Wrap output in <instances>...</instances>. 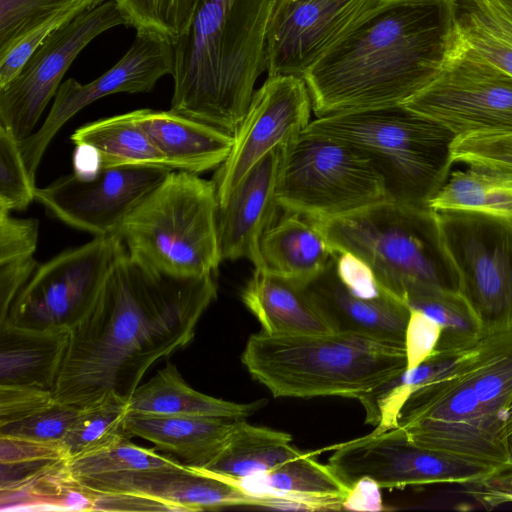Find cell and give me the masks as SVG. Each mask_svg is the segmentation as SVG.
<instances>
[{"instance_id": "obj_1", "label": "cell", "mask_w": 512, "mask_h": 512, "mask_svg": "<svg viewBox=\"0 0 512 512\" xmlns=\"http://www.w3.org/2000/svg\"><path fill=\"white\" fill-rule=\"evenodd\" d=\"M216 296L213 275L174 277L123 252L71 329L54 396L78 408L108 393L129 399L152 365L190 343Z\"/></svg>"}, {"instance_id": "obj_2", "label": "cell", "mask_w": 512, "mask_h": 512, "mask_svg": "<svg viewBox=\"0 0 512 512\" xmlns=\"http://www.w3.org/2000/svg\"><path fill=\"white\" fill-rule=\"evenodd\" d=\"M457 38L454 0H376L304 75L312 111L405 103L437 77Z\"/></svg>"}, {"instance_id": "obj_3", "label": "cell", "mask_w": 512, "mask_h": 512, "mask_svg": "<svg viewBox=\"0 0 512 512\" xmlns=\"http://www.w3.org/2000/svg\"><path fill=\"white\" fill-rule=\"evenodd\" d=\"M280 0H199L173 42L171 108L234 134L265 72L270 19Z\"/></svg>"}, {"instance_id": "obj_4", "label": "cell", "mask_w": 512, "mask_h": 512, "mask_svg": "<svg viewBox=\"0 0 512 512\" xmlns=\"http://www.w3.org/2000/svg\"><path fill=\"white\" fill-rule=\"evenodd\" d=\"M274 397L339 396L361 404L406 370L405 346L351 332L252 334L241 356Z\"/></svg>"}, {"instance_id": "obj_5", "label": "cell", "mask_w": 512, "mask_h": 512, "mask_svg": "<svg viewBox=\"0 0 512 512\" xmlns=\"http://www.w3.org/2000/svg\"><path fill=\"white\" fill-rule=\"evenodd\" d=\"M302 133L364 151L384 179L388 200L403 204L429 207L454 163L456 135L402 104L317 117Z\"/></svg>"}, {"instance_id": "obj_6", "label": "cell", "mask_w": 512, "mask_h": 512, "mask_svg": "<svg viewBox=\"0 0 512 512\" xmlns=\"http://www.w3.org/2000/svg\"><path fill=\"white\" fill-rule=\"evenodd\" d=\"M311 220L335 252L359 256L401 300L413 284L458 291L457 271L438 214L430 207L385 200L344 216Z\"/></svg>"}, {"instance_id": "obj_7", "label": "cell", "mask_w": 512, "mask_h": 512, "mask_svg": "<svg viewBox=\"0 0 512 512\" xmlns=\"http://www.w3.org/2000/svg\"><path fill=\"white\" fill-rule=\"evenodd\" d=\"M218 210L213 180L172 170L128 214L117 234L130 255L162 273L213 275L223 261Z\"/></svg>"}, {"instance_id": "obj_8", "label": "cell", "mask_w": 512, "mask_h": 512, "mask_svg": "<svg viewBox=\"0 0 512 512\" xmlns=\"http://www.w3.org/2000/svg\"><path fill=\"white\" fill-rule=\"evenodd\" d=\"M385 200L384 179L361 149L305 133L282 146L277 202L284 212L326 219Z\"/></svg>"}, {"instance_id": "obj_9", "label": "cell", "mask_w": 512, "mask_h": 512, "mask_svg": "<svg viewBox=\"0 0 512 512\" xmlns=\"http://www.w3.org/2000/svg\"><path fill=\"white\" fill-rule=\"evenodd\" d=\"M125 251L118 234L95 236L39 264L0 313V325L71 330L92 307L111 268Z\"/></svg>"}, {"instance_id": "obj_10", "label": "cell", "mask_w": 512, "mask_h": 512, "mask_svg": "<svg viewBox=\"0 0 512 512\" xmlns=\"http://www.w3.org/2000/svg\"><path fill=\"white\" fill-rule=\"evenodd\" d=\"M458 292L483 335L512 330V221L480 213L438 211Z\"/></svg>"}, {"instance_id": "obj_11", "label": "cell", "mask_w": 512, "mask_h": 512, "mask_svg": "<svg viewBox=\"0 0 512 512\" xmlns=\"http://www.w3.org/2000/svg\"><path fill=\"white\" fill-rule=\"evenodd\" d=\"M456 137L512 134V75L457 38L437 77L402 104Z\"/></svg>"}, {"instance_id": "obj_12", "label": "cell", "mask_w": 512, "mask_h": 512, "mask_svg": "<svg viewBox=\"0 0 512 512\" xmlns=\"http://www.w3.org/2000/svg\"><path fill=\"white\" fill-rule=\"evenodd\" d=\"M119 25H128L126 17L114 0H106L55 30L0 87V125L19 142L30 136L80 52L97 36Z\"/></svg>"}, {"instance_id": "obj_13", "label": "cell", "mask_w": 512, "mask_h": 512, "mask_svg": "<svg viewBox=\"0 0 512 512\" xmlns=\"http://www.w3.org/2000/svg\"><path fill=\"white\" fill-rule=\"evenodd\" d=\"M329 467L349 487L368 477L381 488L429 484L469 485L499 471L412 442L398 427L332 447Z\"/></svg>"}, {"instance_id": "obj_14", "label": "cell", "mask_w": 512, "mask_h": 512, "mask_svg": "<svg viewBox=\"0 0 512 512\" xmlns=\"http://www.w3.org/2000/svg\"><path fill=\"white\" fill-rule=\"evenodd\" d=\"M312 101L301 77H267L254 91L234 143L213 177L219 207L252 167L278 146L296 139L310 123Z\"/></svg>"}, {"instance_id": "obj_15", "label": "cell", "mask_w": 512, "mask_h": 512, "mask_svg": "<svg viewBox=\"0 0 512 512\" xmlns=\"http://www.w3.org/2000/svg\"><path fill=\"white\" fill-rule=\"evenodd\" d=\"M171 171L163 167L123 166L103 168L90 178L72 173L37 188L35 200L68 226L94 237L113 235Z\"/></svg>"}, {"instance_id": "obj_16", "label": "cell", "mask_w": 512, "mask_h": 512, "mask_svg": "<svg viewBox=\"0 0 512 512\" xmlns=\"http://www.w3.org/2000/svg\"><path fill=\"white\" fill-rule=\"evenodd\" d=\"M136 32L129 50L101 76L87 84L73 78L62 82L41 127L19 142L25 165L34 179L51 140L76 113L107 95L149 92L160 78L172 75L173 42L153 33Z\"/></svg>"}, {"instance_id": "obj_17", "label": "cell", "mask_w": 512, "mask_h": 512, "mask_svg": "<svg viewBox=\"0 0 512 512\" xmlns=\"http://www.w3.org/2000/svg\"><path fill=\"white\" fill-rule=\"evenodd\" d=\"M376 0H280L265 44L267 77L303 78Z\"/></svg>"}, {"instance_id": "obj_18", "label": "cell", "mask_w": 512, "mask_h": 512, "mask_svg": "<svg viewBox=\"0 0 512 512\" xmlns=\"http://www.w3.org/2000/svg\"><path fill=\"white\" fill-rule=\"evenodd\" d=\"M75 479L93 492L138 494L164 502L175 511L256 506L254 499L232 483L184 464Z\"/></svg>"}, {"instance_id": "obj_19", "label": "cell", "mask_w": 512, "mask_h": 512, "mask_svg": "<svg viewBox=\"0 0 512 512\" xmlns=\"http://www.w3.org/2000/svg\"><path fill=\"white\" fill-rule=\"evenodd\" d=\"M282 146L267 153L242 179L218 210L222 260L246 258L262 269L260 242L277 220V184Z\"/></svg>"}, {"instance_id": "obj_20", "label": "cell", "mask_w": 512, "mask_h": 512, "mask_svg": "<svg viewBox=\"0 0 512 512\" xmlns=\"http://www.w3.org/2000/svg\"><path fill=\"white\" fill-rule=\"evenodd\" d=\"M304 289L336 331L405 346L410 317L406 303L390 291L376 297L353 291L336 274L333 258Z\"/></svg>"}, {"instance_id": "obj_21", "label": "cell", "mask_w": 512, "mask_h": 512, "mask_svg": "<svg viewBox=\"0 0 512 512\" xmlns=\"http://www.w3.org/2000/svg\"><path fill=\"white\" fill-rule=\"evenodd\" d=\"M305 452L263 474L226 480L256 501V506L284 509L342 510L350 487L329 467ZM223 479V478H222Z\"/></svg>"}, {"instance_id": "obj_22", "label": "cell", "mask_w": 512, "mask_h": 512, "mask_svg": "<svg viewBox=\"0 0 512 512\" xmlns=\"http://www.w3.org/2000/svg\"><path fill=\"white\" fill-rule=\"evenodd\" d=\"M129 114L172 170L199 174L218 168L234 143L233 134L172 109L143 108Z\"/></svg>"}, {"instance_id": "obj_23", "label": "cell", "mask_w": 512, "mask_h": 512, "mask_svg": "<svg viewBox=\"0 0 512 512\" xmlns=\"http://www.w3.org/2000/svg\"><path fill=\"white\" fill-rule=\"evenodd\" d=\"M244 305L270 335L337 332L301 287L264 269H255L241 292Z\"/></svg>"}, {"instance_id": "obj_24", "label": "cell", "mask_w": 512, "mask_h": 512, "mask_svg": "<svg viewBox=\"0 0 512 512\" xmlns=\"http://www.w3.org/2000/svg\"><path fill=\"white\" fill-rule=\"evenodd\" d=\"M236 420L195 416H158L128 413L125 430L130 437L152 442L182 464L205 468L225 445Z\"/></svg>"}, {"instance_id": "obj_25", "label": "cell", "mask_w": 512, "mask_h": 512, "mask_svg": "<svg viewBox=\"0 0 512 512\" xmlns=\"http://www.w3.org/2000/svg\"><path fill=\"white\" fill-rule=\"evenodd\" d=\"M70 329L0 325V386L52 390L62 367Z\"/></svg>"}, {"instance_id": "obj_26", "label": "cell", "mask_w": 512, "mask_h": 512, "mask_svg": "<svg viewBox=\"0 0 512 512\" xmlns=\"http://www.w3.org/2000/svg\"><path fill=\"white\" fill-rule=\"evenodd\" d=\"M260 253L262 269L304 287L325 270L335 251L310 218L284 212L262 236Z\"/></svg>"}, {"instance_id": "obj_27", "label": "cell", "mask_w": 512, "mask_h": 512, "mask_svg": "<svg viewBox=\"0 0 512 512\" xmlns=\"http://www.w3.org/2000/svg\"><path fill=\"white\" fill-rule=\"evenodd\" d=\"M265 404L263 400L236 403L203 394L190 387L177 367L168 363L136 388L128 400V409L133 414L239 420L252 415Z\"/></svg>"}, {"instance_id": "obj_28", "label": "cell", "mask_w": 512, "mask_h": 512, "mask_svg": "<svg viewBox=\"0 0 512 512\" xmlns=\"http://www.w3.org/2000/svg\"><path fill=\"white\" fill-rule=\"evenodd\" d=\"M79 410L52 390L0 386V435L61 444Z\"/></svg>"}, {"instance_id": "obj_29", "label": "cell", "mask_w": 512, "mask_h": 512, "mask_svg": "<svg viewBox=\"0 0 512 512\" xmlns=\"http://www.w3.org/2000/svg\"><path fill=\"white\" fill-rule=\"evenodd\" d=\"M304 453L292 445L290 434L239 419L220 452L198 470L226 480L241 479L263 474Z\"/></svg>"}, {"instance_id": "obj_30", "label": "cell", "mask_w": 512, "mask_h": 512, "mask_svg": "<svg viewBox=\"0 0 512 512\" xmlns=\"http://www.w3.org/2000/svg\"><path fill=\"white\" fill-rule=\"evenodd\" d=\"M70 138L75 145L93 147L100 156L102 169L146 166L172 170L129 112L86 123Z\"/></svg>"}, {"instance_id": "obj_31", "label": "cell", "mask_w": 512, "mask_h": 512, "mask_svg": "<svg viewBox=\"0 0 512 512\" xmlns=\"http://www.w3.org/2000/svg\"><path fill=\"white\" fill-rule=\"evenodd\" d=\"M429 207L468 211L512 221V174L471 167L450 174Z\"/></svg>"}, {"instance_id": "obj_32", "label": "cell", "mask_w": 512, "mask_h": 512, "mask_svg": "<svg viewBox=\"0 0 512 512\" xmlns=\"http://www.w3.org/2000/svg\"><path fill=\"white\" fill-rule=\"evenodd\" d=\"M459 38L492 65L512 75V15L500 0H454Z\"/></svg>"}, {"instance_id": "obj_33", "label": "cell", "mask_w": 512, "mask_h": 512, "mask_svg": "<svg viewBox=\"0 0 512 512\" xmlns=\"http://www.w3.org/2000/svg\"><path fill=\"white\" fill-rule=\"evenodd\" d=\"M402 300L410 310L439 324L442 334L436 351L471 348L484 336L475 313L458 291L413 284L405 289Z\"/></svg>"}, {"instance_id": "obj_34", "label": "cell", "mask_w": 512, "mask_h": 512, "mask_svg": "<svg viewBox=\"0 0 512 512\" xmlns=\"http://www.w3.org/2000/svg\"><path fill=\"white\" fill-rule=\"evenodd\" d=\"M473 347L436 351L418 367L406 369L387 381L362 404L366 412V423L375 425L376 432L398 427L399 414L410 395L427 382L452 370Z\"/></svg>"}, {"instance_id": "obj_35", "label": "cell", "mask_w": 512, "mask_h": 512, "mask_svg": "<svg viewBox=\"0 0 512 512\" xmlns=\"http://www.w3.org/2000/svg\"><path fill=\"white\" fill-rule=\"evenodd\" d=\"M127 398L108 393L81 407L61 445L69 460L115 446L131 437L125 430Z\"/></svg>"}, {"instance_id": "obj_36", "label": "cell", "mask_w": 512, "mask_h": 512, "mask_svg": "<svg viewBox=\"0 0 512 512\" xmlns=\"http://www.w3.org/2000/svg\"><path fill=\"white\" fill-rule=\"evenodd\" d=\"M68 460L61 444L0 435V493L25 488Z\"/></svg>"}, {"instance_id": "obj_37", "label": "cell", "mask_w": 512, "mask_h": 512, "mask_svg": "<svg viewBox=\"0 0 512 512\" xmlns=\"http://www.w3.org/2000/svg\"><path fill=\"white\" fill-rule=\"evenodd\" d=\"M67 464L25 488L0 493L1 511H93L91 496L72 477Z\"/></svg>"}, {"instance_id": "obj_38", "label": "cell", "mask_w": 512, "mask_h": 512, "mask_svg": "<svg viewBox=\"0 0 512 512\" xmlns=\"http://www.w3.org/2000/svg\"><path fill=\"white\" fill-rule=\"evenodd\" d=\"M136 31L174 42L189 27L199 0H114Z\"/></svg>"}, {"instance_id": "obj_39", "label": "cell", "mask_w": 512, "mask_h": 512, "mask_svg": "<svg viewBox=\"0 0 512 512\" xmlns=\"http://www.w3.org/2000/svg\"><path fill=\"white\" fill-rule=\"evenodd\" d=\"M181 462L132 443L129 439L105 450L68 460L69 473L74 478L176 467Z\"/></svg>"}, {"instance_id": "obj_40", "label": "cell", "mask_w": 512, "mask_h": 512, "mask_svg": "<svg viewBox=\"0 0 512 512\" xmlns=\"http://www.w3.org/2000/svg\"><path fill=\"white\" fill-rule=\"evenodd\" d=\"M106 0H0V57L29 31L73 7H95Z\"/></svg>"}, {"instance_id": "obj_41", "label": "cell", "mask_w": 512, "mask_h": 512, "mask_svg": "<svg viewBox=\"0 0 512 512\" xmlns=\"http://www.w3.org/2000/svg\"><path fill=\"white\" fill-rule=\"evenodd\" d=\"M36 189L19 141L0 125V211L26 209L35 199Z\"/></svg>"}, {"instance_id": "obj_42", "label": "cell", "mask_w": 512, "mask_h": 512, "mask_svg": "<svg viewBox=\"0 0 512 512\" xmlns=\"http://www.w3.org/2000/svg\"><path fill=\"white\" fill-rule=\"evenodd\" d=\"M451 154L454 162L512 174V134L456 137Z\"/></svg>"}, {"instance_id": "obj_43", "label": "cell", "mask_w": 512, "mask_h": 512, "mask_svg": "<svg viewBox=\"0 0 512 512\" xmlns=\"http://www.w3.org/2000/svg\"><path fill=\"white\" fill-rule=\"evenodd\" d=\"M39 238V221L14 218L0 211V264L32 258Z\"/></svg>"}, {"instance_id": "obj_44", "label": "cell", "mask_w": 512, "mask_h": 512, "mask_svg": "<svg viewBox=\"0 0 512 512\" xmlns=\"http://www.w3.org/2000/svg\"><path fill=\"white\" fill-rule=\"evenodd\" d=\"M442 329L426 314L410 310L406 334V369H414L430 358L437 350Z\"/></svg>"}, {"instance_id": "obj_45", "label": "cell", "mask_w": 512, "mask_h": 512, "mask_svg": "<svg viewBox=\"0 0 512 512\" xmlns=\"http://www.w3.org/2000/svg\"><path fill=\"white\" fill-rule=\"evenodd\" d=\"M84 489L92 498L93 511H175L164 502L138 494L98 493Z\"/></svg>"}, {"instance_id": "obj_46", "label": "cell", "mask_w": 512, "mask_h": 512, "mask_svg": "<svg viewBox=\"0 0 512 512\" xmlns=\"http://www.w3.org/2000/svg\"><path fill=\"white\" fill-rule=\"evenodd\" d=\"M38 265L34 257L0 264V313L9 307Z\"/></svg>"}, {"instance_id": "obj_47", "label": "cell", "mask_w": 512, "mask_h": 512, "mask_svg": "<svg viewBox=\"0 0 512 512\" xmlns=\"http://www.w3.org/2000/svg\"><path fill=\"white\" fill-rule=\"evenodd\" d=\"M381 487L374 480L363 477L355 482L343 501V509L351 511H383Z\"/></svg>"}, {"instance_id": "obj_48", "label": "cell", "mask_w": 512, "mask_h": 512, "mask_svg": "<svg viewBox=\"0 0 512 512\" xmlns=\"http://www.w3.org/2000/svg\"><path fill=\"white\" fill-rule=\"evenodd\" d=\"M73 164V173L84 178L94 177L102 170L98 152L89 145H76Z\"/></svg>"}, {"instance_id": "obj_49", "label": "cell", "mask_w": 512, "mask_h": 512, "mask_svg": "<svg viewBox=\"0 0 512 512\" xmlns=\"http://www.w3.org/2000/svg\"><path fill=\"white\" fill-rule=\"evenodd\" d=\"M505 432H506L507 441H508L510 449L512 451V404L509 408L508 417H507L506 426H505Z\"/></svg>"}, {"instance_id": "obj_50", "label": "cell", "mask_w": 512, "mask_h": 512, "mask_svg": "<svg viewBox=\"0 0 512 512\" xmlns=\"http://www.w3.org/2000/svg\"><path fill=\"white\" fill-rule=\"evenodd\" d=\"M500 1L506 7L508 12L512 15V0H500Z\"/></svg>"}]
</instances>
